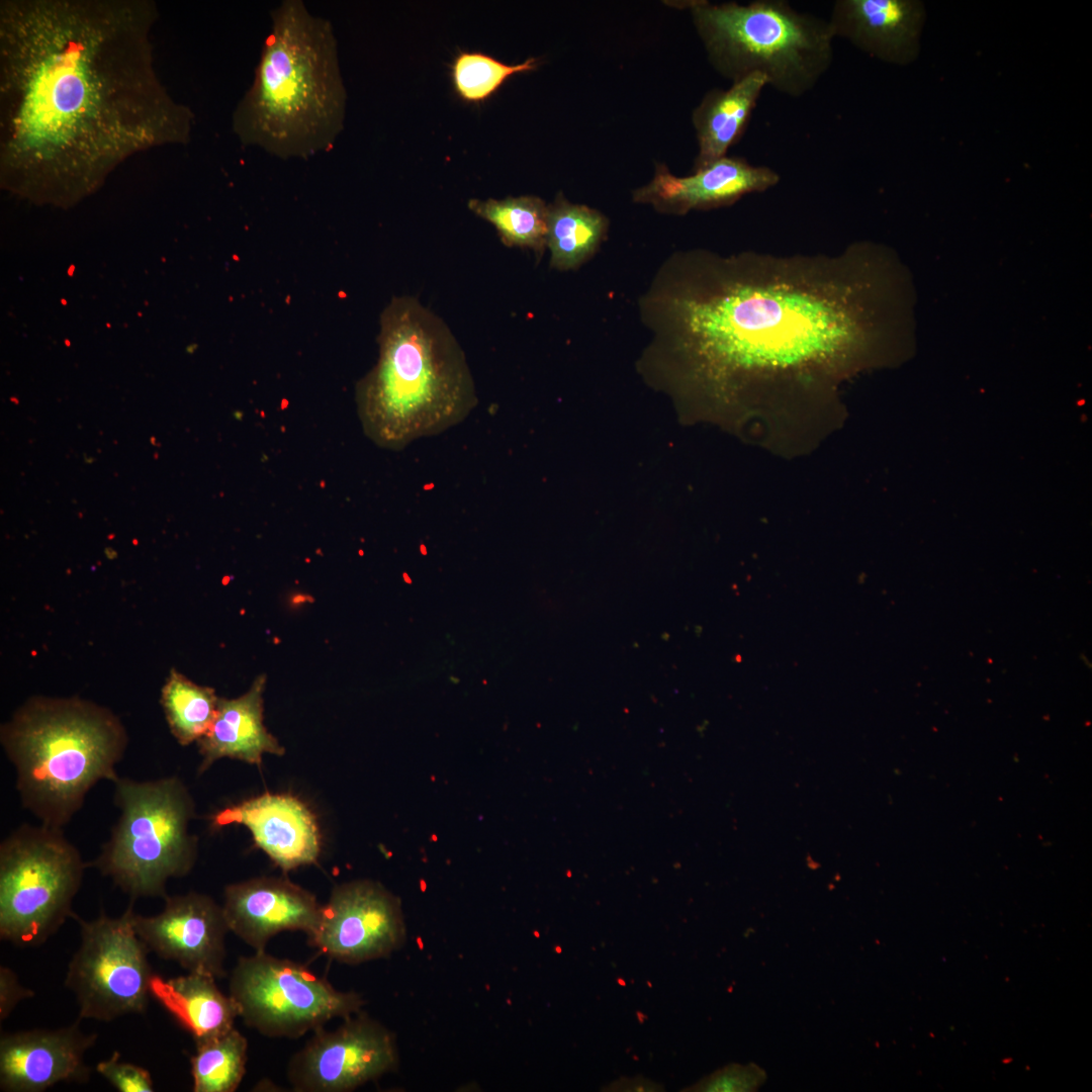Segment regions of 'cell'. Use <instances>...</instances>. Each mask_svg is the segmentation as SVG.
<instances>
[{
  "mask_svg": "<svg viewBox=\"0 0 1092 1092\" xmlns=\"http://www.w3.org/2000/svg\"><path fill=\"white\" fill-rule=\"evenodd\" d=\"M876 263L837 254L667 256L638 298L649 340L639 369L685 399L830 396L877 346Z\"/></svg>",
  "mask_w": 1092,
  "mask_h": 1092,
  "instance_id": "6da1fadb",
  "label": "cell"
},
{
  "mask_svg": "<svg viewBox=\"0 0 1092 1092\" xmlns=\"http://www.w3.org/2000/svg\"><path fill=\"white\" fill-rule=\"evenodd\" d=\"M151 0L0 2V168L20 191L81 193L131 156L191 140L154 67Z\"/></svg>",
  "mask_w": 1092,
  "mask_h": 1092,
  "instance_id": "7a4b0ae2",
  "label": "cell"
},
{
  "mask_svg": "<svg viewBox=\"0 0 1092 1092\" xmlns=\"http://www.w3.org/2000/svg\"><path fill=\"white\" fill-rule=\"evenodd\" d=\"M270 18L233 131L242 145L278 159L327 153L343 130L347 102L333 25L301 0H283Z\"/></svg>",
  "mask_w": 1092,
  "mask_h": 1092,
  "instance_id": "3957f363",
  "label": "cell"
},
{
  "mask_svg": "<svg viewBox=\"0 0 1092 1092\" xmlns=\"http://www.w3.org/2000/svg\"><path fill=\"white\" fill-rule=\"evenodd\" d=\"M378 345L375 366L356 387L363 431L376 445L400 450L461 423L477 404L461 346L416 297L386 305Z\"/></svg>",
  "mask_w": 1092,
  "mask_h": 1092,
  "instance_id": "277c9868",
  "label": "cell"
},
{
  "mask_svg": "<svg viewBox=\"0 0 1092 1092\" xmlns=\"http://www.w3.org/2000/svg\"><path fill=\"white\" fill-rule=\"evenodd\" d=\"M0 740L21 806L40 824L60 829L97 783L119 777L127 746L120 720L79 698L29 699L2 725Z\"/></svg>",
  "mask_w": 1092,
  "mask_h": 1092,
  "instance_id": "5b68a950",
  "label": "cell"
},
{
  "mask_svg": "<svg viewBox=\"0 0 1092 1092\" xmlns=\"http://www.w3.org/2000/svg\"><path fill=\"white\" fill-rule=\"evenodd\" d=\"M713 69L735 82L752 74L777 92L799 98L830 69L833 33L828 19L786 0L711 3L686 1Z\"/></svg>",
  "mask_w": 1092,
  "mask_h": 1092,
  "instance_id": "8992f818",
  "label": "cell"
},
{
  "mask_svg": "<svg viewBox=\"0 0 1092 1092\" xmlns=\"http://www.w3.org/2000/svg\"><path fill=\"white\" fill-rule=\"evenodd\" d=\"M113 784L119 817L89 866L132 900L166 898L168 881L186 876L196 860L197 837L189 832L194 801L174 776L150 781L118 777Z\"/></svg>",
  "mask_w": 1092,
  "mask_h": 1092,
  "instance_id": "52a82bcc",
  "label": "cell"
},
{
  "mask_svg": "<svg viewBox=\"0 0 1092 1092\" xmlns=\"http://www.w3.org/2000/svg\"><path fill=\"white\" fill-rule=\"evenodd\" d=\"M86 863L63 833L22 824L0 844V937L37 946L73 916Z\"/></svg>",
  "mask_w": 1092,
  "mask_h": 1092,
  "instance_id": "ba28073f",
  "label": "cell"
},
{
  "mask_svg": "<svg viewBox=\"0 0 1092 1092\" xmlns=\"http://www.w3.org/2000/svg\"><path fill=\"white\" fill-rule=\"evenodd\" d=\"M229 995L246 1025L268 1037L297 1038L364 1005L358 993L338 990L305 966L265 950L238 959Z\"/></svg>",
  "mask_w": 1092,
  "mask_h": 1092,
  "instance_id": "9c48e42d",
  "label": "cell"
},
{
  "mask_svg": "<svg viewBox=\"0 0 1092 1092\" xmlns=\"http://www.w3.org/2000/svg\"><path fill=\"white\" fill-rule=\"evenodd\" d=\"M133 913L132 902L118 917L102 912L86 921L73 913L81 942L69 963L65 985L75 995L79 1020L108 1022L146 1011L154 974L150 950L133 927Z\"/></svg>",
  "mask_w": 1092,
  "mask_h": 1092,
  "instance_id": "30bf717a",
  "label": "cell"
},
{
  "mask_svg": "<svg viewBox=\"0 0 1092 1092\" xmlns=\"http://www.w3.org/2000/svg\"><path fill=\"white\" fill-rule=\"evenodd\" d=\"M398 1060L394 1034L359 1011L313 1031L290 1059L287 1079L297 1092H348L394 1071Z\"/></svg>",
  "mask_w": 1092,
  "mask_h": 1092,
  "instance_id": "8fae6325",
  "label": "cell"
},
{
  "mask_svg": "<svg viewBox=\"0 0 1092 1092\" xmlns=\"http://www.w3.org/2000/svg\"><path fill=\"white\" fill-rule=\"evenodd\" d=\"M405 937L398 898L377 882L355 880L333 889L307 938L329 959L358 965L389 957Z\"/></svg>",
  "mask_w": 1092,
  "mask_h": 1092,
  "instance_id": "7c38bea8",
  "label": "cell"
},
{
  "mask_svg": "<svg viewBox=\"0 0 1092 1092\" xmlns=\"http://www.w3.org/2000/svg\"><path fill=\"white\" fill-rule=\"evenodd\" d=\"M164 899L165 906L157 915L132 916L133 927L148 949L188 972L225 976L230 929L222 906L196 892Z\"/></svg>",
  "mask_w": 1092,
  "mask_h": 1092,
  "instance_id": "4fadbf2b",
  "label": "cell"
},
{
  "mask_svg": "<svg viewBox=\"0 0 1092 1092\" xmlns=\"http://www.w3.org/2000/svg\"><path fill=\"white\" fill-rule=\"evenodd\" d=\"M780 174L740 157H723L686 177L656 163L651 180L632 191L634 203L646 204L668 215L711 210L734 204L743 196L762 193L780 183Z\"/></svg>",
  "mask_w": 1092,
  "mask_h": 1092,
  "instance_id": "5bb4252c",
  "label": "cell"
},
{
  "mask_svg": "<svg viewBox=\"0 0 1092 1092\" xmlns=\"http://www.w3.org/2000/svg\"><path fill=\"white\" fill-rule=\"evenodd\" d=\"M97 1039L76 1022L57 1029L2 1033L0 1088L10 1092H40L60 1082H85L90 1069L86 1052Z\"/></svg>",
  "mask_w": 1092,
  "mask_h": 1092,
  "instance_id": "9a60e30c",
  "label": "cell"
},
{
  "mask_svg": "<svg viewBox=\"0 0 1092 1092\" xmlns=\"http://www.w3.org/2000/svg\"><path fill=\"white\" fill-rule=\"evenodd\" d=\"M230 931L256 951L282 931L315 930L322 905L315 896L286 878L260 877L230 884L223 892Z\"/></svg>",
  "mask_w": 1092,
  "mask_h": 1092,
  "instance_id": "2e32d148",
  "label": "cell"
},
{
  "mask_svg": "<svg viewBox=\"0 0 1092 1092\" xmlns=\"http://www.w3.org/2000/svg\"><path fill=\"white\" fill-rule=\"evenodd\" d=\"M211 827L246 826L256 844L284 872L316 862L321 834L314 814L299 799L263 794L224 807L210 817Z\"/></svg>",
  "mask_w": 1092,
  "mask_h": 1092,
  "instance_id": "e0dca14e",
  "label": "cell"
},
{
  "mask_svg": "<svg viewBox=\"0 0 1092 1092\" xmlns=\"http://www.w3.org/2000/svg\"><path fill=\"white\" fill-rule=\"evenodd\" d=\"M925 21L919 0H836L828 18L834 38L897 66L918 58Z\"/></svg>",
  "mask_w": 1092,
  "mask_h": 1092,
  "instance_id": "ac0fdd59",
  "label": "cell"
},
{
  "mask_svg": "<svg viewBox=\"0 0 1092 1092\" xmlns=\"http://www.w3.org/2000/svg\"><path fill=\"white\" fill-rule=\"evenodd\" d=\"M265 686L266 675L260 674L244 695L235 699L219 698L211 727L197 741L201 755L199 774L224 757L260 765L264 753L284 754V747L263 722Z\"/></svg>",
  "mask_w": 1092,
  "mask_h": 1092,
  "instance_id": "d6986e66",
  "label": "cell"
},
{
  "mask_svg": "<svg viewBox=\"0 0 1092 1092\" xmlns=\"http://www.w3.org/2000/svg\"><path fill=\"white\" fill-rule=\"evenodd\" d=\"M765 86L764 77L752 74L727 90L715 88L704 95L692 113L698 143L694 170L725 157L740 140Z\"/></svg>",
  "mask_w": 1092,
  "mask_h": 1092,
  "instance_id": "ffe728a7",
  "label": "cell"
},
{
  "mask_svg": "<svg viewBox=\"0 0 1092 1092\" xmlns=\"http://www.w3.org/2000/svg\"><path fill=\"white\" fill-rule=\"evenodd\" d=\"M215 977L188 972L164 979L154 974L150 995L155 998L195 1040L202 1041L232 1029L239 1011L230 995L223 994Z\"/></svg>",
  "mask_w": 1092,
  "mask_h": 1092,
  "instance_id": "44dd1931",
  "label": "cell"
},
{
  "mask_svg": "<svg viewBox=\"0 0 1092 1092\" xmlns=\"http://www.w3.org/2000/svg\"><path fill=\"white\" fill-rule=\"evenodd\" d=\"M609 219L600 210L570 202L558 193L548 204L546 248L550 267L575 270L598 252L606 240Z\"/></svg>",
  "mask_w": 1092,
  "mask_h": 1092,
  "instance_id": "7402d4cb",
  "label": "cell"
},
{
  "mask_svg": "<svg viewBox=\"0 0 1092 1092\" xmlns=\"http://www.w3.org/2000/svg\"><path fill=\"white\" fill-rule=\"evenodd\" d=\"M468 207L495 228L507 247L529 249L538 259L543 257L547 249L548 204L542 198L524 195L505 199H470Z\"/></svg>",
  "mask_w": 1092,
  "mask_h": 1092,
  "instance_id": "603a6c76",
  "label": "cell"
},
{
  "mask_svg": "<svg viewBox=\"0 0 1092 1092\" xmlns=\"http://www.w3.org/2000/svg\"><path fill=\"white\" fill-rule=\"evenodd\" d=\"M219 698L214 689L199 686L171 670L161 692V705L169 729L182 746L197 742L211 727Z\"/></svg>",
  "mask_w": 1092,
  "mask_h": 1092,
  "instance_id": "cb8c5ba5",
  "label": "cell"
},
{
  "mask_svg": "<svg viewBox=\"0 0 1092 1092\" xmlns=\"http://www.w3.org/2000/svg\"><path fill=\"white\" fill-rule=\"evenodd\" d=\"M248 1060V1040L235 1027L229 1031L196 1042V1053L190 1058L194 1092H234L245 1074Z\"/></svg>",
  "mask_w": 1092,
  "mask_h": 1092,
  "instance_id": "d4e9b609",
  "label": "cell"
},
{
  "mask_svg": "<svg viewBox=\"0 0 1092 1092\" xmlns=\"http://www.w3.org/2000/svg\"><path fill=\"white\" fill-rule=\"evenodd\" d=\"M537 66L535 58L518 65H506L481 53H460L452 65V80L463 100L480 102L493 94L512 75L535 70Z\"/></svg>",
  "mask_w": 1092,
  "mask_h": 1092,
  "instance_id": "484cf974",
  "label": "cell"
},
{
  "mask_svg": "<svg viewBox=\"0 0 1092 1092\" xmlns=\"http://www.w3.org/2000/svg\"><path fill=\"white\" fill-rule=\"evenodd\" d=\"M97 1072L120 1092H153L154 1084L148 1070L121 1062L118 1052L97 1064Z\"/></svg>",
  "mask_w": 1092,
  "mask_h": 1092,
  "instance_id": "4316f807",
  "label": "cell"
},
{
  "mask_svg": "<svg viewBox=\"0 0 1092 1092\" xmlns=\"http://www.w3.org/2000/svg\"><path fill=\"white\" fill-rule=\"evenodd\" d=\"M765 1080L764 1072L754 1064L730 1065L697 1084V1091H753Z\"/></svg>",
  "mask_w": 1092,
  "mask_h": 1092,
  "instance_id": "83f0119b",
  "label": "cell"
},
{
  "mask_svg": "<svg viewBox=\"0 0 1092 1092\" xmlns=\"http://www.w3.org/2000/svg\"><path fill=\"white\" fill-rule=\"evenodd\" d=\"M34 992L22 986L16 974L9 968L0 967V1020L6 1019L17 1004L33 997Z\"/></svg>",
  "mask_w": 1092,
  "mask_h": 1092,
  "instance_id": "f1b7e54d",
  "label": "cell"
},
{
  "mask_svg": "<svg viewBox=\"0 0 1092 1092\" xmlns=\"http://www.w3.org/2000/svg\"><path fill=\"white\" fill-rule=\"evenodd\" d=\"M94 460H95L94 458H88V457H87V456L85 455V462H86V463H92V462H94Z\"/></svg>",
  "mask_w": 1092,
  "mask_h": 1092,
  "instance_id": "f546056e",
  "label": "cell"
},
{
  "mask_svg": "<svg viewBox=\"0 0 1092 1092\" xmlns=\"http://www.w3.org/2000/svg\"><path fill=\"white\" fill-rule=\"evenodd\" d=\"M151 442L155 446H157L159 444V443L156 442V438L154 436L151 437Z\"/></svg>",
  "mask_w": 1092,
  "mask_h": 1092,
  "instance_id": "4dcf8cb0",
  "label": "cell"
},
{
  "mask_svg": "<svg viewBox=\"0 0 1092 1092\" xmlns=\"http://www.w3.org/2000/svg\"><path fill=\"white\" fill-rule=\"evenodd\" d=\"M11 401H14L15 404H18V400L16 398H14V397L11 398Z\"/></svg>",
  "mask_w": 1092,
  "mask_h": 1092,
  "instance_id": "1f68e13d",
  "label": "cell"
}]
</instances>
